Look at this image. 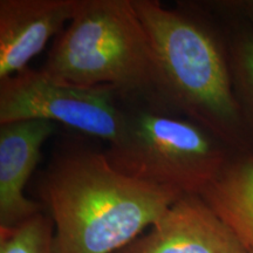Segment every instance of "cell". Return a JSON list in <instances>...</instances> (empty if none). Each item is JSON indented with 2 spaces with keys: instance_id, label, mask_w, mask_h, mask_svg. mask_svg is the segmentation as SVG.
I'll return each mask as SVG.
<instances>
[{
  "instance_id": "52a82bcc",
  "label": "cell",
  "mask_w": 253,
  "mask_h": 253,
  "mask_svg": "<svg viewBox=\"0 0 253 253\" xmlns=\"http://www.w3.org/2000/svg\"><path fill=\"white\" fill-rule=\"evenodd\" d=\"M82 0H0V80L27 68Z\"/></svg>"
},
{
  "instance_id": "ba28073f",
  "label": "cell",
  "mask_w": 253,
  "mask_h": 253,
  "mask_svg": "<svg viewBox=\"0 0 253 253\" xmlns=\"http://www.w3.org/2000/svg\"><path fill=\"white\" fill-rule=\"evenodd\" d=\"M54 131V123L46 120L0 125V229L41 212L40 204L25 196V186L39 163L41 148Z\"/></svg>"
},
{
  "instance_id": "277c9868",
  "label": "cell",
  "mask_w": 253,
  "mask_h": 253,
  "mask_svg": "<svg viewBox=\"0 0 253 253\" xmlns=\"http://www.w3.org/2000/svg\"><path fill=\"white\" fill-rule=\"evenodd\" d=\"M236 154L192 120L161 107L138 104L126 108L125 131L104 155L123 175L183 195H199Z\"/></svg>"
},
{
  "instance_id": "4fadbf2b",
  "label": "cell",
  "mask_w": 253,
  "mask_h": 253,
  "mask_svg": "<svg viewBox=\"0 0 253 253\" xmlns=\"http://www.w3.org/2000/svg\"><path fill=\"white\" fill-rule=\"evenodd\" d=\"M250 253H253V250H250Z\"/></svg>"
},
{
  "instance_id": "30bf717a",
  "label": "cell",
  "mask_w": 253,
  "mask_h": 253,
  "mask_svg": "<svg viewBox=\"0 0 253 253\" xmlns=\"http://www.w3.org/2000/svg\"><path fill=\"white\" fill-rule=\"evenodd\" d=\"M233 93L250 144L253 140V28L240 30L227 41Z\"/></svg>"
},
{
  "instance_id": "3957f363",
  "label": "cell",
  "mask_w": 253,
  "mask_h": 253,
  "mask_svg": "<svg viewBox=\"0 0 253 253\" xmlns=\"http://www.w3.org/2000/svg\"><path fill=\"white\" fill-rule=\"evenodd\" d=\"M42 68L80 86L113 88L122 101L161 107L154 50L132 0H82Z\"/></svg>"
},
{
  "instance_id": "7c38bea8",
  "label": "cell",
  "mask_w": 253,
  "mask_h": 253,
  "mask_svg": "<svg viewBox=\"0 0 253 253\" xmlns=\"http://www.w3.org/2000/svg\"><path fill=\"white\" fill-rule=\"evenodd\" d=\"M223 7L232 9L233 12L248 18L253 23V0H243V1H226L221 2Z\"/></svg>"
},
{
  "instance_id": "6da1fadb",
  "label": "cell",
  "mask_w": 253,
  "mask_h": 253,
  "mask_svg": "<svg viewBox=\"0 0 253 253\" xmlns=\"http://www.w3.org/2000/svg\"><path fill=\"white\" fill-rule=\"evenodd\" d=\"M40 196L54 224L53 253H116L183 194L123 175L104 154L75 150L49 164Z\"/></svg>"
},
{
  "instance_id": "9c48e42d",
  "label": "cell",
  "mask_w": 253,
  "mask_h": 253,
  "mask_svg": "<svg viewBox=\"0 0 253 253\" xmlns=\"http://www.w3.org/2000/svg\"><path fill=\"white\" fill-rule=\"evenodd\" d=\"M198 196L249 251L253 250V153L236 154Z\"/></svg>"
},
{
  "instance_id": "8fae6325",
  "label": "cell",
  "mask_w": 253,
  "mask_h": 253,
  "mask_svg": "<svg viewBox=\"0 0 253 253\" xmlns=\"http://www.w3.org/2000/svg\"><path fill=\"white\" fill-rule=\"evenodd\" d=\"M54 224L42 211L19 225L0 229V253H53Z\"/></svg>"
},
{
  "instance_id": "5b68a950",
  "label": "cell",
  "mask_w": 253,
  "mask_h": 253,
  "mask_svg": "<svg viewBox=\"0 0 253 253\" xmlns=\"http://www.w3.org/2000/svg\"><path fill=\"white\" fill-rule=\"evenodd\" d=\"M110 87H87L58 79L45 69L25 68L0 80V125L25 120L59 122L116 143L125 131L126 108Z\"/></svg>"
},
{
  "instance_id": "7a4b0ae2",
  "label": "cell",
  "mask_w": 253,
  "mask_h": 253,
  "mask_svg": "<svg viewBox=\"0 0 253 253\" xmlns=\"http://www.w3.org/2000/svg\"><path fill=\"white\" fill-rule=\"evenodd\" d=\"M153 47L161 107L195 121L236 153H251L235 93L227 42L192 8L132 0Z\"/></svg>"
},
{
  "instance_id": "8992f818",
  "label": "cell",
  "mask_w": 253,
  "mask_h": 253,
  "mask_svg": "<svg viewBox=\"0 0 253 253\" xmlns=\"http://www.w3.org/2000/svg\"><path fill=\"white\" fill-rule=\"evenodd\" d=\"M116 253H250L198 195H183L149 231Z\"/></svg>"
}]
</instances>
